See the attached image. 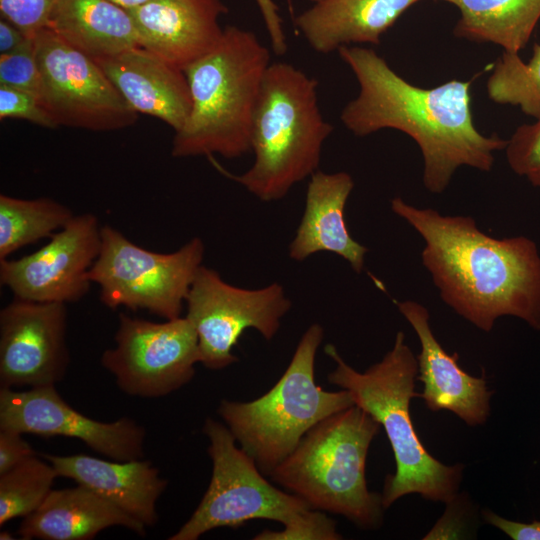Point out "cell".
<instances>
[{"instance_id": "6da1fadb", "label": "cell", "mask_w": 540, "mask_h": 540, "mask_svg": "<svg viewBox=\"0 0 540 540\" xmlns=\"http://www.w3.org/2000/svg\"><path fill=\"white\" fill-rule=\"evenodd\" d=\"M338 53L359 83L357 97L341 111L343 125L360 137L386 128L409 135L421 150L423 184L429 192L442 193L460 166L490 171L494 152L505 150L508 140L487 137L474 125L472 81L420 88L398 75L373 49L350 45Z\"/></svg>"}, {"instance_id": "7a4b0ae2", "label": "cell", "mask_w": 540, "mask_h": 540, "mask_svg": "<svg viewBox=\"0 0 540 540\" xmlns=\"http://www.w3.org/2000/svg\"><path fill=\"white\" fill-rule=\"evenodd\" d=\"M391 210L422 237V264L455 313L484 332L502 316L540 331V252L532 239L495 238L470 216L442 215L401 197Z\"/></svg>"}, {"instance_id": "3957f363", "label": "cell", "mask_w": 540, "mask_h": 540, "mask_svg": "<svg viewBox=\"0 0 540 540\" xmlns=\"http://www.w3.org/2000/svg\"><path fill=\"white\" fill-rule=\"evenodd\" d=\"M324 351L336 364L328 381L347 390L355 405L383 427L390 442L396 470L384 481V508L413 493L434 502L451 501L458 493L464 465H446L434 458L415 431L410 402L419 397L414 390L418 361L404 333L397 332L393 347L364 372L346 363L333 344H327Z\"/></svg>"}, {"instance_id": "277c9868", "label": "cell", "mask_w": 540, "mask_h": 540, "mask_svg": "<svg viewBox=\"0 0 540 540\" xmlns=\"http://www.w3.org/2000/svg\"><path fill=\"white\" fill-rule=\"evenodd\" d=\"M271 53L256 34L227 26L218 44L184 69L192 106L173 137L176 158H239L251 151L253 118Z\"/></svg>"}, {"instance_id": "5b68a950", "label": "cell", "mask_w": 540, "mask_h": 540, "mask_svg": "<svg viewBox=\"0 0 540 540\" xmlns=\"http://www.w3.org/2000/svg\"><path fill=\"white\" fill-rule=\"evenodd\" d=\"M333 129L319 107L318 81L290 63L274 62L265 73L253 118L252 166L235 175L213 156L208 159L259 200L276 201L319 170L322 147Z\"/></svg>"}, {"instance_id": "8992f818", "label": "cell", "mask_w": 540, "mask_h": 540, "mask_svg": "<svg viewBox=\"0 0 540 540\" xmlns=\"http://www.w3.org/2000/svg\"><path fill=\"white\" fill-rule=\"evenodd\" d=\"M381 425L357 405L315 425L269 476L312 509L344 516L358 528L379 529L382 496L368 489L369 447Z\"/></svg>"}, {"instance_id": "52a82bcc", "label": "cell", "mask_w": 540, "mask_h": 540, "mask_svg": "<svg viewBox=\"0 0 540 540\" xmlns=\"http://www.w3.org/2000/svg\"><path fill=\"white\" fill-rule=\"evenodd\" d=\"M323 336L321 325H310L270 390L246 402L223 399L217 408L236 442L265 476L271 475L315 425L355 405L347 390L326 391L315 382V359Z\"/></svg>"}, {"instance_id": "ba28073f", "label": "cell", "mask_w": 540, "mask_h": 540, "mask_svg": "<svg viewBox=\"0 0 540 540\" xmlns=\"http://www.w3.org/2000/svg\"><path fill=\"white\" fill-rule=\"evenodd\" d=\"M203 432L209 439L210 483L191 517L169 540H197L208 531L235 529L258 519L284 527L312 509L302 498L272 485L225 424L207 418Z\"/></svg>"}, {"instance_id": "9c48e42d", "label": "cell", "mask_w": 540, "mask_h": 540, "mask_svg": "<svg viewBox=\"0 0 540 540\" xmlns=\"http://www.w3.org/2000/svg\"><path fill=\"white\" fill-rule=\"evenodd\" d=\"M204 252L199 237L171 253L150 251L106 224L101 227V249L89 279L99 286L106 307L142 309L171 320L181 317Z\"/></svg>"}, {"instance_id": "30bf717a", "label": "cell", "mask_w": 540, "mask_h": 540, "mask_svg": "<svg viewBox=\"0 0 540 540\" xmlns=\"http://www.w3.org/2000/svg\"><path fill=\"white\" fill-rule=\"evenodd\" d=\"M33 41L40 71L38 97L56 127L114 131L135 124L138 113L95 60L47 26Z\"/></svg>"}, {"instance_id": "8fae6325", "label": "cell", "mask_w": 540, "mask_h": 540, "mask_svg": "<svg viewBox=\"0 0 540 540\" xmlns=\"http://www.w3.org/2000/svg\"><path fill=\"white\" fill-rule=\"evenodd\" d=\"M185 317L194 326L200 363L220 370L238 361L232 353L246 329H256L266 340L278 332L281 319L291 308L281 284L245 289L224 281L203 264L198 269L185 301Z\"/></svg>"}, {"instance_id": "7c38bea8", "label": "cell", "mask_w": 540, "mask_h": 540, "mask_svg": "<svg viewBox=\"0 0 540 540\" xmlns=\"http://www.w3.org/2000/svg\"><path fill=\"white\" fill-rule=\"evenodd\" d=\"M114 340L100 362L130 396L173 393L193 379L200 363L198 336L187 317L158 323L120 313Z\"/></svg>"}, {"instance_id": "4fadbf2b", "label": "cell", "mask_w": 540, "mask_h": 540, "mask_svg": "<svg viewBox=\"0 0 540 540\" xmlns=\"http://www.w3.org/2000/svg\"><path fill=\"white\" fill-rule=\"evenodd\" d=\"M101 227L92 213L74 215L37 251L0 260V284L24 300L80 301L92 284L89 271L101 249Z\"/></svg>"}, {"instance_id": "5bb4252c", "label": "cell", "mask_w": 540, "mask_h": 540, "mask_svg": "<svg viewBox=\"0 0 540 540\" xmlns=\"http://www.w3.org/2000/svg\"><path fill=\"white\" fill-rule=\"evenodd\" d=\"M0 429L42 437L75 438L116 461L144 457L143 426L129 417L113 422L91 419L66 403L54 385L26 391L1 388Z\"/></svg>"}, {"instance_id": "9a60e30c", "label": "cell", "mask_w": 540, "mask_h": 540, "mask_svg": "<svg viewBox=\"0 0 540 540\" xmlns=\"http://www.w3.org/2000/svg\"><path fill=\"white\" fill-rule=\"evenodd\" d=\"M64 303L15 298L0 311V387L55 386L68 369Z\"/></svg>"}, {"instance_id": "2e32d148", "label": "cell", "mask_w": 540, "mask_h": 540, "mask_svg": "<svg viewBox=\"0 0 540 540\" xmlns=\"http://www.w3.org/2000/svg\"><path fill=\"white\" fill-rule=\"evenodd\" d=\"M399 312L416 332L421 350L417 356L419 394L431 411L447 410L468 426L483 425L490 415L493 391L485 377H475L458 365V354L449 355L436 339L427 308L412 300L395 301Z\"/></svg>"}, {"instance_id": "e0dca14e", "label": "cell", "mask_w": 540, "mask_h": 540, "mask_svg": "<svg viewBox=\"0 0 540 540\" xmlns=\"http://www.w3.org/2000/svg\"><path fill=\"white\" fill-rule=\"evenodd\" d=\"M128 11L139 45L184 70L218 44L227 8L221 0H150Z\"/></svg>"}, {"instance_id": "ac0fdd59", "label": "cell", "mask_w": 540, "mask_h": 540, "mask_svg": "<svg viewBox=\"0 0 540 540\" xmlns=\"http://www.w3.org/2000/svg\"><path fill=\"white\" fill-rule=\"evenodd\" d=\"M96 62L138 114L158 118L174 132L184 126L192 106L184 70L141 46Z\"/></svg>"}, {"instance_id": "d6986e66", "label": "cell", "mask_w": 540, "mask_h": 540, "mask_svg": "<svg viewBox=\"0 0 540 540\" xmlns=\"http://www.w3.org/2000/svg\"><path fill=\"white\" fill-rule=\"evenodd\" d=\"M43 458L58 476L90 489L146 527L158 522L156 505L168 481L150 461H107L85 454H45Z\"/></svg>"}, {"instance_id": "ffe728a7", "label": "cell", "mask_w": 540, "mask_h": 540, "mask_svg": "<svg viewBox=\"0 0 540 540\" xmlns=\"http://www.w3.org/2000/svg\"><path fill=\"white\" fill-rule=\"evenodd\" d=\"M354 187L344 171L317 170L307 185L305 210L289 246L291 259L302 262L318 252H330L346 260L356 273L364 268L368 248L350 235L344 210Z\"/></svg>"}, {"instance_id": "44dd1931", "label": "cell", "mask_w": 540, "mask_h": 540, "mask_svg": "<svg viewBox=\"0 0 540 540\" xmlns=\"http://www.w3.org/2000/svg\"><path fill=\"white\" fill-rule=\"evenodd\" d=\"M420 0H322L295 18V25L317 53L343 46L379 45L381 35Z\"/></svg>"}, {"instance_id": "7402d4cb", "label": "cell", "mask_w": 540, "mask_h": 540, "mask_svg": "<svg viewBox=\"0 0 540 540\" xmlns=\"http://www.w3.org/2000/svg\"><path fill=\"white\" fill-rule=\"evenodd\" d=\"M121 526L140 536L146 526L90 489L77 485L52 489L33 513L24 517L22 539L91 540L110 527Z\"/></svg>"}, {"instance_id": "603a6c76", "label": "cell", "mask_w": 540, "mask_h": 540, "mask_svg": "<svg viewBox=\"0 0 540 540\" xmlns=\"http://www.w3.org/2000/svg\"><path fill=\"white\" fill-rule=\"evenodd\" d=\"M47 27L95 61L140 46L129 11L110 0H55Z\"/></svg>"}, {"instance_id": "cb8c5ba5", "label": "cell", "mask_w": 540, "mask_h": 540, "mask_svg": "<svg viewBox=\"0 0 540 540\" xmlns=\"http://www.w3.org/2000/svg\"><path fill=\"white\" fill-rule=\"evenodd\" d=\"M455 5L460 19L457 37L491 42L519 53L540 19V0H442Z\"/></svg>"}, {"instance_id": "d4e9b609", "label": "cell", "mask_w": 540, "mask_h": 540, "mask_svg": "<svg viewBox=\"0 0 540 540\" xmlns=\"http://www.w3.org/2000/svg\"><path fill=\"white\" fill-rule=\"evenodd\" d=\"M74 216L66 205L48 198L0 195V260L43 238L51 237Z\"/></svg>"}, {"instance_id": "484cf974", "label": "cell", "mask_w": 540, "mask_h": 540, "mask_svg": "<svg viewBox=\"0 0 540 540\" xmlns=\"http://www.w3.org/2000/svg\"><path fill=\"white\" fill-rule=\"evenodd\" d=\"M487 93L496 103L519 106L525 114L540 118V44L533 46L527 63L518 53L504 51L494 63Z\"/></svg>"}, {"instance_id": "4316f807", "label": "cell", "mask_w": 540, "mask_h": 540, "mask_svg": "<svg viewBox=\"0 0 540 540\" xmlns=\"http://www.w3.org/2000/svg\"><path fill=\"white\" fill-rule=\"evenodd\" d=\"M56 477L53 465L36 455L0 475V526L37 510Z\"/></svg>"}, {"instance_id": "83f0119b", "label": "cell", "mask_w": 540, "mask_h": 540, "mask_svg": "<svg viewBox=\"0 0 540 540\" xmlns=\"http://www.w3.org/2000/svg\"><path fill=\"white\" fill-rule=\"evenodd\" d=\"M505 150L512 171L534 187H540V118L532 124L519 126Z\"/></svg>"}, {"instance_id": "f1b7e54d", "label": "cell", "mask_w": 540, "mask_h": 540, "mask_svg": "<svg viewBox=\"0 0 540 540\" xmlns=\"http://www.w3.org/2000/svg\"><path fill=\"white\" fill-rule=\"evenodd\" d=\"M0 85L39 95L40 71L33 36L19 49L0 54Z\"/></svg>"}, {"instance_id": "f546056e", "label": "cell", "mask_w": 540, "mask_h": 540, "mask_svg": "<svg viewBox=\"0 0 540 540\" xmlns=\"http://www.w3.org/2000/svg\"><path fill=\"white\" fill-rule=\"evenodd\" d=\"M255 540H339L341 534L336 530V523L320 510L311 509L300 519L284 526L281 531L264 530L254 537Z\"/></svg>"}, {"instance_id": "4dcf8cb0", "label": "cell", "mask_w": 540, "mask_h": 540, "mask_svg": "<svg viewBox=\"0 0 540 540\" xmlns=\"http://www.w3.org/2000/svg\"><path fill=\"white\" fill-rule=\"evenodd\" d=\"M8 118L27 120L45 128H56L37 95L0 85V119Z\"/></svg>"}, {"instance_id": "1f68e13d", "label": "cell", "mask_w": 540, "mask_h": 540, "mask_svg": "<svg viewBox=\"0 0 540 540\" xmlns=\"http://www.w3.org/2000/svg\"><path fill=\"white\" fill-rule=\"evenodd\" d=\"M475 517L476 513L471 499L463 493H457L451 501L446 503L445 513L423 538H467L466 536L471 530L469 524H472L471 520H474Z\"/></svg>"}, {"instance_id": "d6a6232c", "label": "cell", "mask_w": 540, "mask_h": 540, "mask_svg": "<svg viewBox=\"0 0 540 540\" xmlns=\"http://www.w3.org/2000/svg\"><path fill=\"white\" fill-rule=\"evenodd\" d=\"M55 0H0L3 18L33 36L47 26L48 17Z\"/></svg>"}, {"instance_id": "836d02e7", "label": "cell", "mask_w": 540, "mask_h": 540, "mask_svg": "<svg viewBox=\"0 0 540 540\" xmlns=\"http://www.w3.org/2000/svg\"><path fill=\"white\" fill-rule=\"evenodd\" d=\"M35 455V451L21 433L0 429V475Z\"/></svg>"}, {"instance_id": "e575fe53", "label": "cell", "mask_w": 540, "mask_h": 540, "mask_svg": "<svg viewBox=\"0 0 540 540\" xmlns=\"http://www.w3.org/2000/svg\"><path fill=\"white\" fill-rule=\"evenodd\" d=\"M483 520L505 533L513 540H540V521L522 523L506 519L486 508L481 512Z\"/></svg>"}, {"instance_id": "d590c367", "label": "cell", "mask_w": 540, "mask_h": 540, "mask_svg": "<svg viewBox=\"0 0 540 540\" xmlns=\"http://www.w3.org/2000/svg\"><path fill=\"white\" fill-rule=\"evenodd\" d=\"M270 38L272 51L279 56L287 52L288 44L279 8L273 0H255Z\"/></svg>"}, {"instance_id": "8d00e7d4", "label": "cell", "mask_w": 540, "mask_h": 540, "mask_svg": "<svg viewBox=\"0 0 540 540\" xmlns=\"http://www.w3.org/2000/svg\"><path fill=\"white\" fill-rule=\"evenodd\" d=\"M32 36L1 17L0 20V54L12 52L24 46L31 40Z\"/></svg>"}, {"instance_id": "74e56055", "label": "cell", "mask_w": 540, "mask_h": 540, "mask_svg": "<svg viewBox=\"0 0 540 540\" xmlns=\"http://www.w3.org/2000/svg\"><path fill=\"white\" fill-rule=\"evenodd\" d=\"M110 1L114 2L115 4L127 10H130L149 2L150 0H110Z\"/></svg>"}, {"instance_id": "f35d334b", "label": "cell", "mask_w": 540, "mask_h": 540, "mask_svg": "<svg viewBox=\"0 0 540 540\" xmlns=\"http://www.w3.org/2000/svg\"><path fill=\"white\" fill-rule=\"evenodd\" d=\"M0 539L1 540H6V539H15V537H13V535L7 531H2L0 533Z\"/></svg>"}, {"instance_id": "ab89813d", "label": "cell", "mask_w": 540, "mask_h": 540, "mask_svg": "<svg viewBox=\"0 0 540 540\" xmlns=\"http://www.w3.org/2000/svg\"><path fill=\"white\" fill-rule=\"evenodd\" d=\"M310 1L316 3V2H319V1H322V0H310Z\"/></svg>"}]
</instances>
